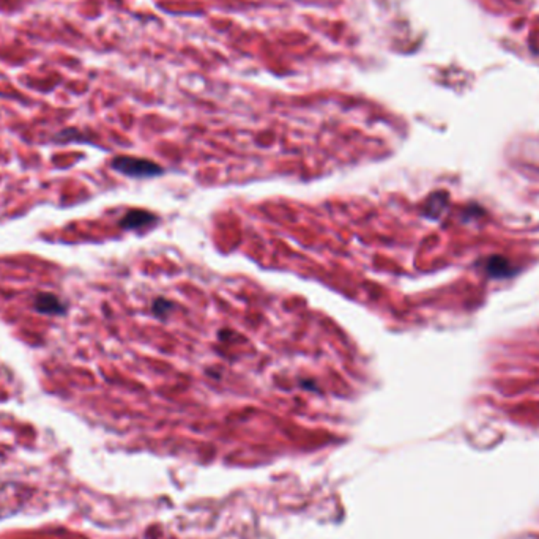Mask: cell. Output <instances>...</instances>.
Segmentation results:
<instances>
[{"mask_svg":"<svg viewBox=\"0 0 539 539\" xmlns=\"http://www.w3.org/2000/svg\"><path fill=\"white\" fill-rule=\"evenodd\" d=\"M33 309L45 315H62L66 313L65 303L54 294H38L33 300Z\"/></svg>","mask_w":539,"mask_h":539,"instance_id":"cell-2","label":"cell"},{"mask_svg":"<svg viewBox=\"0 0 539 539\" xmlns=\"http://www.w3.org/2000/svg\"><path fill=\"white\" fill-rule=\"evenodd\" d=\"M155 221H156V218L149 211L131 210L127 213L125 216L122 218L120 226L123 227V229L134 231V229H142V227H147L149 224H153Z\"/></svg>","mask_w":539,"mask_h":539,"instance_id":"cell-3","label":"cell"},{"mask_svg":"<svg viewBox=\"0 0 539 539\" xmlns=\"http://www.w3.org/2000/svg\"><path fill=\"white\" fill-rule=\"evenodd\" d=\"M112 169L133 178H150L163 174V168L150 160L136 156H117L112 160Z\"/></svg>","mask_w":539,"mask_h":539,"instance_id":"cell-1","label":"cell"},{"mask_svg":"<svg viewBox=\"0 0 539 539\" xmlns=\"http://www.w3.org/2000/svg\"><path fill=\"white\" fill-rule=\"evenodd\" d=\"M168 308H169V303H168V301H164V300H156V301L153 303V311H155V314H156V315H160V317L164 315V314H163V311H168Z\"/></svg>","mask_w":539,"mask_h":539,"instance_id":"cell-4","label":"cell"}]
</instances>
